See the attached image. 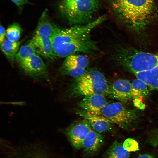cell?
Returning a JSON list of instances; mask_svg holds the SVG:
<instances>
[{
  "label": "cell",
  "mask_w": 158,
  "mask_h": 158,
  "mask_svg": "<svg viewBox=\"0 0 158 158\" xmlns=\"http://www.w3.org/2000/svg\"><path fill=\"white\" fill-rule=\"evenodd\" d=\"M107 17L105 14L87 23L69 28L54 25L52 39L56 57L66 58L76 52L91 54L98 50L97 44L92 38L91 32Z\"/></svg>",
  "instance_id": "6da1fadb"
},
{
  "label": "cell",
  "mask_w": 158,
  "mask_h": 158,
  "mask_svg": "<svg viewBox=\"0 0 158 158\" xmlns=\"http://www.w3.org/2000/svg\"><path fill=\"white\" fill-rule=\"evenodd\" d=\"M112 13L131 27L158 22V0H103Z\"/></svg>",
  "instance_id": "7a4b0ae2"
},
{
  "label": "cell",
  "mask_w": 158,
  "mask_h": 158,
  "mask_svg": "<svg viewBox=\"0 0 158 158\" xmlns=\"http://www.w3.org/2000/svg\"><path fill=\"white\" fill-rule=\"evenodd\" d=\"M0 158H58L52 147L44 140L35 139L13 142L0 139Z\"/></svg>",
  "instance_id": "3957f363"
},
{
  "label": "cell",
  "mask_w": 158,
  "mask_h": 158,
  "mask_svg": "<svg viewBox=\"0 0 158 158\" xmlns=\"http://www.w3.org/2000/svg\"><path fill=\"white\" fill-rule=\"evenodd\" d=\"M99 0H61L59 11L71 25L85 24L91 22L101 8Z\"/></svg>",
  "instance_id": "277c9868"
},
{
  "label": "cell",
  "mask_w": 158,
  "mask_h": 158,
  "mask_svg": "<svg viewBox=\"0 0 158 158\" xmlns=\"http://www.w3.org/2000/svg\"><path fill=\"white\" fill-rule=\"evenodd\" d=\"M113 57L118 64L134 74L158 66V52L152 53L121 47L116 50Z\"/></svg>",
  "instance_id": "5b68a950"
},
{
  "label": "cell",
  "mask_w": 158,
  "mask_h": 158,
  "mask_svg": "<svg viewBox=\"0 0 158 158\" xmlns=\"http://www.w3.org/2000/svg\"><path fill=\"white\" fill-rule=\"evenodd\" d=\"M110 85L103 74L99 71H86L81 77L76 79L71 89V95L83 97L92 94L109 95Z\"/></svg>",
  "instance_id": "8992f818"
},
{
  "label": "cell",
  "mask_w": 158,
  "mask_h": 158,
  "mask_svg": "<svg viewBox=\"0 0 158 158\" xmlns=\"http://www.w3.org/2000/svg\"><path fill=\"white\" fill-rule=\"evenodd\" d=\"M100 115L125 129L130 128L138 118L135 110L128 109L118 102L107 104L102 110Z\"/></svg>",
  "instance_id": "52a82bcc"
},
{
  "label": "cell",
  "mask_w": 158,
  "mask_h": 158,
  "mask_svg": "<svg viewBox=\"0 0 158 158\" xmlns=\"http://www.w3.org/2000/svg\"><path fill=\"white\" fill-rule=\"evenodd\" d=\"M23 72L26 75L35 80H49V73L43 61L37 54L19 63Z\"/></svg>",
  "instance_id": "ba28073f"
},
{
  "label": "cell",
  "mask_w": 158,
  "mask_h": 158,
  "mask_svg": "<svg viewBox=\"0 0 158 158\" xmlns=\"http://www.w3.org/2000/svg\"><path fill=\"white\" fill-rule=\"evenodd\" d=\"M88 121L83 119L71 124L64 130V133L72 146L82 148L83 142L92 129Z\"/></svg>",
  "instance_id": "9c48e42d"
},
{
  "label": "cell",
  "mask_w": 158,
  "mask_h": 158,
  "mask_svg": "<svg viewBox=\"0 0 158 158\" xmlns=\"http://www.w3.org/2000/svg\"><path fill=\"white\" fill-rule=\"evenodd\" d=\"M76 114L87 120L92 129L99 133L113 131L114 124L101 115H97L81 109L77 110Z\"/></svg>",
  "instance_id": "30bf717a"
},
{
  "label": "cell",
  "mask_w": 158,
  "mask_h": 158,
  "mask_svg": "<svg viewBox=\"0 0 158 158\" xmlns=\"http://www.w3.org/2000/svg\"><path fill=\"white\" fill-rule=\"evenodd\" d=\"M109 95L121 102H126L133 100L131 83L126 79L115 80L110 85Z\"/></svg>",
  "instance_id": "8fae6325"
},
{
  "label": "cell",
  "mask_w": 158,
  "mask_h": 158,
  "mask_svg": "<svg viewBox=\"0 0 158 158\" xmlns=\"http://www.w3.org/2000/svg\"><path fill=\"white\" fill-rule=\"evenodd\" d=\"M107 103L105 95L92 94L84 96L78 105L81 109L92 114L100 115L102 110Z\"/></svg>",
  "instance_id": "7c38bea8"
},
{
  "label": "cell",
  "mask_w": 158,
  "mask_h": 158,
  "mask_svg": "<svg viewBox=\"0 0 158 158\" xmlns=\"http://www.w3.org/2000/svg\"><path fill=\"white\" fill-rule=\"evenodd\" d=\"M104 142L103 136L92 129L85 139L82 149L87 154L94 155L99 150Z\"/></svg>",
  "instance_id": "4fadbf2b"
},
{
  "label": "cell",
  "mask_w": 158,
  "mask_h": 158,
  "mask_svg": "<svg viewBox=\"0 0 158 158\" xmlns=\"http://www.w3.org/2000/svg\"><path fill=\"white\" fill-rule=\"evenodd\" d=\"M30 41L34 45L39 55L50 59H53L56 57L52 37L38 38L33 36Z\"/></svg>",
  "instance_id": "5bb4252c"
},
{
  "label": "cell",
  "mask_w": 158,
  "mask_h": 158,
  "mask_svg": "<svg viewBox=\"0 0 158 158\" xmlns=\"http://www.w3.org/2000/svg\"><path fill=\"white\" fill-rule=\"evenodd\" d=\"M54 24L49 20L47 16V10L42 13L38 22L35 37L38 38L52 37L54 30Z\"/></svg>",
  "instance_id": "9a60e30c"
},
{
  "label": "cell",
  "mask_w": 158,
  "mask_h": 158,
  "mask_svg": "<svg viewBox=\"0 0 158 158\" xmlns=\"http://www.w3.org/2000/svg\"><path fill=\"white\" fill-rule=\"evenodd\" d=\"M134 74L137 79L146 84L150 89L158 90V66L151 70Z\"/></svg>",
  "instance_id": "2e32d148"
},
{
  "label": "cell",
  "mask_w": 158,
  "mask_h": 158,
  "mask_svg": "<svg viewBox=\"0 0 158 158\" xmlns=\"http://www.w3.org/2000/svg\"><path fill=\"white\" fill-rule=\"evenodd\" d=\"M21 41H13L6 39L0 43L1 51L10 62L13 64Z\"/></svg>",
  "instance_id": "e0dca14e"
},
{
  "label": "cell",
  "mask_w": 158,
  "mask_h": 158,
  "mask_svg": "<svg viewBox=\"0 0 158 158\" xmlns=\"http://www.w3.org/2000/svg\"><path fill=\"white\" fill-rule=\"evenodd\" d=\"M89 63V59L87 56L74 54L66 57L62 65L75 68L86 69Z\"/></svg>",
  "instance_id": "ac0fdd59"
},
{
  "label": "cell",
  "mask_w": 158,
  "mask_h": 158,
  "mask_svg": "<svg viewBox=\"0 0 158 158\" xmlns=\"http://www.w3.org/2000/svg\"><path fill=\"white\" fill-rule=\"evenodd\" d=\"M129 152L124 148L123 144L115 140L105 152L104 158H129Z\"/></svg>",
  "instance_id": "d6986e66"
},
{
  "label": "cell",
  "mask_w": 158,
  "mask_h": 158,
  "mask_svg": "<svg viewBox=\"0 0 158 158\" xmlns=\"http://www.w3.org/2000/svg\"><path fill=\"white\" fill-rule=\"evenodd\" d=\"M133 100L147 97L149 93L148 86L142 81L136 78L131 83Z\"/></svg>",
  "instance_id": "ffe728a7"
},
{
  "label": "cell",
  "mask_w": 158,
  "mask_h": 158,
  "mask_svg": "<svg viewBox=\"0 0 158 158\" xmlns=\"http://www.w3.org/2000/svg\"><path fill=\"white\" fill-rule=\"evenodd\" d=\"M37 54L34 45L30 41L20 48L16 54L15 60L19 64Z\"/></svg>",
  "instance_id": "44dd1931"
},
{
  "label": "cell",
  "mask_w": 158,
  "mask_h": 158,
  "mask_svg": "<svg viewBox=\"0 0 158 158\" xmlns=\"http://www.w3.org/2000/svg\"><path fill=\"white\" fill-rule=\"evenodd\" d=\"M22 32L20 26L13 23L10 25L6 30V39L13 41H17L20 38Z\"/></svg>",
  "instance_id": "7402d4cb"
},
{
  "label": "cell",
  "mask_w": 158,
  "mask_h": 158,
  "mask_svg": "<svg viewBox=\"0 0 158 158\" xmlns=\"http://www.w3.org/2000/svg\"><path fill=\"white\" fill-rule=\"evenodd\" d=\"M86 69L75 68L62 65L59 68V71L63 75H67L75 78L82 76L86 72Z\"/></svg>",
  "instance_id": "603a6c76"
},
{
  "label": "cell",
  "mask_w": 158,
  "mask_h": 158,
  "mask_svg": "<svg viewBox=\"0 0 158 158\" xmlns=\"http://www.w3.org/2000/svg\"><path fill=\"white\" fill-rule=\"evenodd\" d=\"M124 148L128 152H135L139 150L138 142L132 138L126 139L123 144Z\"/></svg>",
  "instance_id": "cb8c5ba5"
},
{
  "label": "cell",
  "mask_w": 158,
  "mask_h": 158,
  "mask_svg": "<svg viewBox=\"0 0 158 158\" xmlns=\"http://www.w3.org/2000/svg\"><path fill=\"white\" fill-rule=\"evenodd\" d=\"M149 141L153 146H158V129L151 135L149 137Z\"/></svg>",
  "instance_id": "d4e9b609"
},
{
  "label": "cell",
  "mask_w": 158,
  "mask_h": 158,
  "mask_svg": "<svg viewBox=\"0 0 158 158\" xmlns=\"http://www.w3.org/2000/svg\"><path fill=\"white\" fill-rule=\"evenodd\" d=\"M17 6L20 12L22 11L23 6L25 5L31 4V3L28 0H11Z\"/></svg>",
  "instance_id": "484cf974"
},
{
  "label": "cell",
  "mask_w": 158,
  "mask_h": 158,
  "mask_svg": "<svg viewBox=\"0 0 158 158\" xmlns=\"http://www.w3.org/2000/svg\"><path fill=\"white\" fill-rule=\"evenodd\" d=\"M5 36H6V30L4 27L1 25L0 27V43L6 39Z\"/></svg>",
  "instance_id": "4316f807"
},
{
  "label": "cell",
  "mask_w": 158,
  "mask_h": 158,
  "mask_svg": "<svg viewBox=\"0 0 158 158\" xmlns=\"http://www.w3.org/2000/svg\"><path fill=\"white\" fill-rule=\"evenodd\" d=\"M140 99L134 100V104L138 108L140 109H144L145 106Z\"/></svg>",
  "instance_id": "83f0119b"
},
{
  "label": "cell",
  "mask_w": 158,
  "mask_h": 158,
  "mask_svg": "<svg viewBox=\"0 0 158 158\" xmlns=\"http://www.w3.org/2000/svg\"><path fill=\"white\" fill-rule=\"evenodd\" d=\"M137 158H155L153 156L149 154H143L140 155Z\"/></svg>",
  "instance_id": "f1b7e54d"
}]
</instances>
